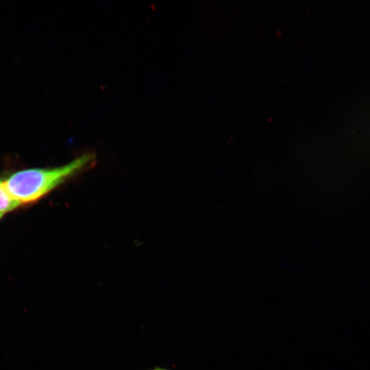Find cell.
<instances>
[{
	"label": "cell",
	"mask_w": 370,
	"mask_h": 370,
	"mask_svg": "<svg viewBox=\"0 0 370 370\" xmlns=\"http://www.w3.org/2000/svg\"><path fill=\"white\" fill-rule=\"evenodd\" d=\"M95 161V154L84 153L63 166L16 171L3 180V183L10 195L21 205L29 204L89 168Z\"/></svg>",
	"instance_id": "obj_1"
},
{
	"label": "cell",
	"mask_w": 370,
	"mask_h": 370,
	"mask_svg": "<svg viewBox=\"0 0 370 370\" xmlns=\"http://www.w3.org/2000/svg\"><path fill=\"white\" fill-rule=\"evenodd\" d=\"M21 204L5 189L0 180V213L5 214L18 208Z\"/></svg>",
	"instance_id": "obj_2"
},
{
	"label": "cell",
	"mask_w": 370,
	"mask_h": 370,
	"mask_svg": "<svg viewBox=\"0 0 370 370\" xmlns=\"http://www.w3.org/2000/svg\"><path fill=\"white\" fill-rule=\"evenodd\" d=\"M3 214L0 213V219H1V218L3 217Z\"/></svg>",
	"instance_id": "obj_3"
}]
</instances>
